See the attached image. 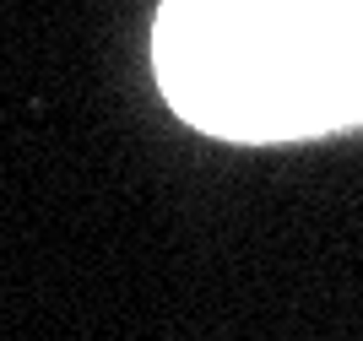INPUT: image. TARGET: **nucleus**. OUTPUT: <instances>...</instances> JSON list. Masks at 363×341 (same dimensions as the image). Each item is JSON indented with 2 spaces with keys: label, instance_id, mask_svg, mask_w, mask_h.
<instances>
[{
  "label": "nucleus",
  "instance_id": "obj_1",
  "mask_svg": "<svg viewBox=\"0 0 363 341\" xmlns=\"http://www.w3.org/2000/svg\"><path fill=\"white\" fill-rule=\"evenodd\" d=\"M152 71L168 108L223 141L363 125V0H163Z\"/></svg>",
  "mask_w": 363,
  "mask_h": 341
}]
</instances>
